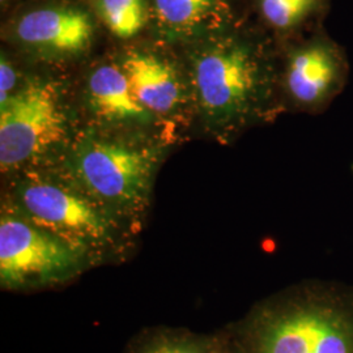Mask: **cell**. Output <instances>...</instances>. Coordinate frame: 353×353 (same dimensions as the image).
Here are the masks:
<instances>
[{
    "instance_id": "7",
    "label": "cell",
    "mask_w": 353,
    "mask_h": 353,
    "mask_svg": "<svg viewBox=\"0 0 353 353\" xmlns=\"http://www.w3.org/2000/svg\"><path fill=\"white\" fill-rule=\"evenodd\" d=\"M65 114L58 92L33 81L0 106V165L7 172L37 159L63 139Z\"/></svg>"
},
{
    "instance_id": "3",
    "label": "cell",
    "mask_w": 353,
    "mask_h": 353,
    "mask_svg": "<svg viewBox=\"0 0 353 353\" xmlns=\"http://www.w3.org/2000/svg\"><path fill=\"white\" fill-rule=\"evenodd\" d=\"M4 205L83 252L94 267L122 259L126 250L127 220L74 181L26 178Z\"/></svg>"
},
{
    "instance_id": "14",
    "label": "cell",
    "mask_w": 353,
    "mask_h": 353,
    "mask_svg": "<svg viewBox=\"0 0 353 353\" xmlns=\"http://www.w3.org/2000/svg\"><path fill=\"white\" fill-rule=\"evenodd\" d=\"M93 14L121 39L138 36L150 24L148 0H92Z\"/></svg>"
},
{
    "instance_id": "6",
    "label": "cell",
    "mask_w": 353,
    "mask_h": 353,
    "mask_svg": "<svg viewBox=\"0 0 353 353\" xmlns=\"http://www.w3.org/2000/svg\"><path fill=\"white\" fill-rule=\"evenodd\" d=\"M279 93L281 106L321 115L350 80L347 51L321 26L280 48Z\"/></svg>"
},
{
    "instance_id": "17",
    "label": "cell",
    "mask_w": 353,
    "mask_h": 353,
    "mask_svg": "<svg viewBox=\"0 0 353 353\" xmlns=\"http://www.w3.org/2000/svg\"><path fill=\"white\" fill-rule=\"evenodd\" d=\"M10 3H11V0H0V4H1V8H3V10L7 8V7L10 6Z\"/></svg>"
},
{
    "instance_id": "2",
    "label": "cell",
    "mask_w": 353,
    "mask_h": 353,
    "mask_svg": "<svg viewBox=\"0 0 353 353\" xmlns=\"http://www.w3.org/2000/svg\"><path fill=\"white\" fill-rule=\"evenodd\" d=\"M230 327L249 353H353V285L303 280Z\"/></svg>"
},
{
    "instance_id": "13",
    "label": "cell",
    "mask_w": 353,
    "mask_h": 353,
    "mask_svg": "<svg viewBox=\"0 0 353 353\" xmlns=\"http://www.w3.org/2000/svg\"><path fill=\"white\" fill-rule=\"evenodd\" d=\"M214 334L188 328H147L128 343L125 353H214Z\"/></svg>"
},
{
    "instance_id": "5",
    "label": "cell",
    "mask_w": 353,
    "mask_h": 353,
    "mask_svg": "<svg viewBox=\"0 0 353 353\" xmlns=\"http://www.w3.org/2000/svg\"><path fill=\"white\" fill-rule=\"evenodd\" d=\"M152 152L110 140H83L74 154V182L127 221L145 211L154 173Z\"/></svg>"
},
{
    "instance_id": "8",
    "label": "cell",
    "mask_w": 353,
    "mask_h": 353,
    "mask_svg": "<svg viewBox=\"0 0 353 353\" xmlns=\"http://www.w3.org/2000/svg\"><path fill=\"white\" fill-rule=\"evenodd\" d=\"M94 14L68 3H48L26 10L11 24L12 37L24 48L49 55H75L94 37Z\"/></svg>"
},
{
    "instance_id": "1",
    "label": "cell",
    "mask_w": 353,
    "mask_h": 353,
    "mask_svg": "<svg viewBox=\"0 0 353 353\" xmlns=\"http://www.w3.org/2000/svg\"><path fill=\"white\" fill-rule=\"evenodd\" d=\"M192 87L205 122L225 138L271 121L283 109L279 52L263 30L242 20L196 42Z\"/></svg>"
},
{
    "instance_id": "4",
    "label": "cell",
    "mask_w": 353,
    "mask_h": 353,
    "mask_svg": "<svg viewBox=\"0 0 353 353\" xmlns=\"http://www.w3.org/2000/svg\"><path fill=\"white\" fill-rule=\"evenodd\" d=\"M94 265L83 252L3 205L0 216V288L48 290L67 284Z\"/></svg>"
},
{
    "instance_id": "15",
    "label": "cell",
    "mask_w": 353,
    "mask_h": 353,
    "mask_svg": "<svg viewBox=\"0 0 353 353\" xmlns=\"http://www.w3.org/2000/svg\"><path fill=\"white\" fill-rule=\"evenodd\" d=\"M214 353H249L232 327L214 334Z\"/></svg>"
},
{
    "instance_id": "9",
    "label": "cell",
    "mask_w": 353,
    "mask_h": 353,
    "mask_svg": "<svg viewBox=\"0 0 353 353\" xmlns=\"http://www.w3.org/2000/svg\"><path fill=\"white\" fill-rule=\"evenodd\" d=\"M241 0H148L150 24L168 41L199 42L240 21Z\"/></svg>"
},
{
    "instance_id": "12",
    "label": "cell",
    "mask_w": 353,
    "mask_h": 353,
    "mask_svg": "<svg viewBox=\"0 0 353 353\" xmlns=\"http://www.w3.org/2000/svg\"><path fill=\"white\" fill-rule=\"evenodd\" d=\"M252 7L265 32L283 46L323 26L331 0H252Z\"/></svg>"
},
{
    "instance_id": "16",
    "label": "cell",
    "mask_w": 353,
    "mask_h": 353,
    "mask_svg": "<svg viewBox=\"0 0 353 353\" xmlns=\"http://www.w3.org/2000/svg\"><path fill=\"white\" fill-rule=\"evenodd\" d=\"M16 72L12 64L3 55L0 61V106L8 101L13 94V89L16 85Z\"/></svg>"
},
{
    "instance_id": "11",
    "label": "cell",
    "mask_w": 353,
    "mask_h": 353,
    "mask_svg": "<svg viewBox=\"0 0 353 353\" xmlns=\"http://www.w3.org/2000/svg\"><path fill=\"white\" fill-rule=\"evenodd\" d=\"M88 93L93 110L108 122L141 123L152 115L135 97L122 67H97L89 76Z\"/></svg>"
},
{
    "instance_id": "10",
    "label": "cell",
    "mask_w": 353,
    "mask_h": 353,
    "mask_svg": "<svg viewBox=\"0 0 353 353\" xmlns=\"http://www.w3.org/2000/svg\"><path fill=\"white\" fill-rule=\"evenodd\" d=\"M138 101L151 114L169 115L182 103V84L173 65L150 51L132 50L122 61Z\"/></svg>"
}]
</instances>
